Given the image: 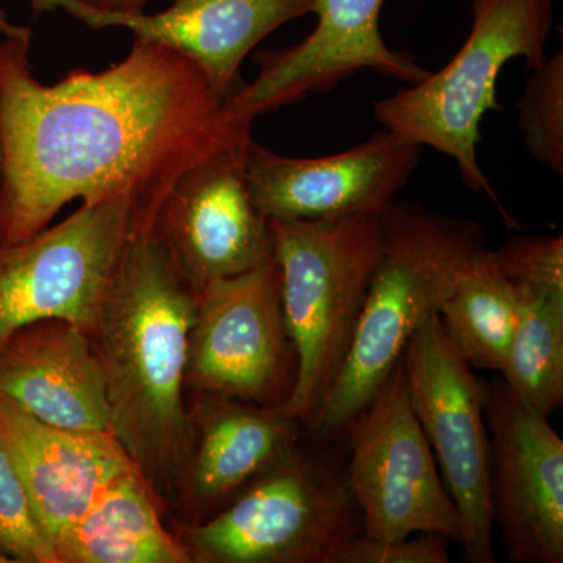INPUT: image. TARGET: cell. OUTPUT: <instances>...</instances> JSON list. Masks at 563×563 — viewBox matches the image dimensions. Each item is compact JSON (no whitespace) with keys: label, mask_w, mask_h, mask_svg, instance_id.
Listing matches in <instances>:
<instances>
[{"label":"cell","mask_w":563,"mask_h":563,"mask_svg":"<svg viewBox=\"0 0 563 563\" xmlns=\"http://www.w3.org/2000/svg\"><path fill=\"white\" fill-rule=\"evenodd\" d=\"M31 44L0 41V247L46 231L76 199L157 213L187 169L252 140L254 122L165 44L135 38L124 60L52 87L33 74Z\"/></svg>","instance_id":"cell-1"},{"label":"cell","mask_w":563,"mask_h":563,"mask_svg":"<svg viewBox=\"0 0 563 563\" xmlns=\"http://www.w3.org/2000/svg\"><path fill=\"white\" fill-rule=\"evenodd\" d=\"M198 298L154 221H143L122 251L90 333L106 380L110 432L163 503L184 501L191 461L184 390Z\"/></svg>","instance_id":"cell-2"},{"label":"cell","mask_w":563,"mask_h":563,"mask_svg":"<svg viewBox=\"0 0 563 563\" xmlns=\"http://www.w3.org/2000/svg\"><path fill=\"white\" fill-rule=\"evenodd\" d=\"M484 239L476 221L420 202L395 201L384 211L379 258L350 350L314 422L318 439L343 437L418 329L439 314L463 263L484 247Z\"/></svg>","instance_id":"cell-3"},{"label":"cell","mask_w":563,"mask_h":563,"mask_svg":"<svg viewBox=\"0 0 563 563\" xmlns=\"http://www.w3.org/2000/svg\"><path fill=\"white\" fill-rule=\"evenodd\" d=\"M384 211L268 220L298 373L285 409L313 429L342 368L372 282Z\"/></svg>","instance_id":"cell-4"},{"label":"cell","mask_w":563,"mask_h":563,"mask_svg":"<svg viewBox=\"0 0 563 563\" xmlns=\"http://www.w3.org/2000/svg\"><path fill=\"white\" fill-rule=\"evenodd\" d=\"M553 0H472V29L453 60L418 84L373 103L385 131L433 147L457 165L463 184L495 202L504 222L520 228L485 176L477 146L487 111L498 110L496 84L507 63L531 69L547 58Z\"/></svg>","instance_id":"cell-5"},{"label":"cell","mask_w":563,"mask_h":563,"mask_svg":"<svg viewBox=\"0 0 563 563\" xmlns=\"http://www.w3.org/2000/svg\"><path fill=\"white\" fill-rule=\"evenodd\" d=\"M361 533L344 470L298 444L192 526L188 550L192 561L209 563H339Z\"/></svg>","instance_id":"cell-6"},{"label":"cell","mask_w":563,"mask_h":563,"mask_svg":"<svg viewBox=\"0 0 563 563\" xmlns=\"http://www.w3.org/2000/svg\"><path fill=\"white\" fill-rule=\"evenodd\" d=\"M344 433L351 448L344 473L363 536L391 542L440 533L462 543L461 514L410 406L401 361Z\"/></svg>","instance_id":"cell-7"},{"label":"cell","mask_w":563,"mask_h":563,"mask_svg":"<svg viewBox=\"0 0 563 563\" xmlns=\"http://www.w3.org/2000/svg\"><path fill=\"white\" fill-rule=\"evenodd\" d=\"M154 217L131 201L81 203L60 224L0 247V343L44 320L91 333L125 244Z\"/></svg>","instance_id":"cell-8"},{"label":"cell","mask_w":563,"mask_h":563,"mask_svg":"<svg viewBox=\"0 0 563 563\" xmlns=\"http://www.w3.org/2000/svg\"><path fill=\"white\" fill-rule=\"evenodd\" d=\"M401 362L410 406L461 514L463 554L472 563H493L485 383L451 346L439 314L418 329Z\"/></svg>","instance_id":"cell-9"},{"label":"cell","mask_w":563,"mask_h":563,"mask_svg":"<svg viewBox=\"0 0 563 563\" xmlns=\"http://www.w3.org/2000/svg\"><path fill=\"white\" fill-rule=\"evenodd\" d=\"M298 361L285 324L280 269L211 282L199 291L188 339L185 387L258 406H285Z\"/></svg>","instance_id":"cell-10"},{"label":"cell","mask_w":563,"mask_h":563,"mask_svg":"<svg viewBox=\"0 0 563 563\" xmlns=\"http://www.w3.org/2000/svg\"><path fill=\"white\" fill-rule=\"evenodd\" d=\"M493 521L514 563L563 562V440L501 376L485 383Z\"/></svg>","instance_id":"cell-11"},{"label":"cell","mask_w":563,"mask_h":563,"mask_svg":"<svg viewBox=\"0 0 563 563\" xmlns=\"http://www.w3.org/2000/svg\"><path fill=\"white\" fill-rule=\"evenodd\" d=\"M385 0H313L317 25L298 44L255 55L257 77L229 106L254 122L263 113L301 102L310 92L335 90L361 70L415 85L431 74L412 55L391 49L380 32Z\"/></svg>","instance_id":"cell-12"},{"label":"cell","mask_w":563,"mask_h":563,"mask_svg":"<svg viewBox=\"0 0 563 563\" xmlns=\"http://www.w3.org/2000/svg\"><path fill=\"white\" fill-rule=\"evenodd\" d=\"M246 146L191 166L158 207L154 231L198 291L274 261L269 222L244 177Z\"/></svg>","instance_id":"cell-13"},{"label":"cell","mask_w":563,"mask_h":563,"mask_svg":"<svg viewBox=\"0 0 563 563\" xmlns=\"http://www.w3.org/2000/svg\"><path fill=\"white\" fill-rule=\"evenodd\" d=\"M421 155V146L385 129L351 150L314 158L285 157L251 140L244 177L266 220H317L387 210Z\"/></svg>","instance_id":"cell-14"},{"label":"cell","mask_w":563,"mask_h":563,"mask_svg":"<svg viewBox=\"0 0 563 563\" xmlns=\"http://www.w3.org/2000/svg\"><path fill=\"white\" fill-rule=\"evenodd\" d=\"M63 10L88 27H122L179 51L224 98L244 84L240 68L258 43L282 25L313 13V0H172L161 13L109 14L81 0H40L35 16Z\"/></svg>","instance_id":"cell-15"},{"label":"cell","mask_w":563,"mask_h":563,"mask_svg":"<svg viewBox=\"0 0 563 563\" xmlns=\"http://www.w3.org/2000/svg\"><path fill=\"white\" fill-rule=\"evenodd\" d=\"M0 442L9 451L52 544L107 484L136 470L113 433L46 424L2 395Z\"/></svg>","instance_id":"cell-16"},{"label":"cell","mask_w":563,"mask_h":563,"mask_svg":"<svg viewBox=\"0 0 563 563\" xmlns=\"http://www.w3.org/2000/svg\"><path fill=\"white\" fill-rule=\"evenodd\" d=\"M0 395L46 424L110 432L101 362L74 322H33L3 340Z\"/></svg>","instance_id":"cell-17"},{"label":"cell","mask_w":563,"mask_h":563,"mask_svg":"<svg viewBox=\"0 0 563 563\" xmlns=\"http://www.w3.org/2000/svg\"><path fill=\"white\" fill-rule=\"evenodd\" d=\"M184 501L198 515L217 514L243 488L298 446L301 421L285 406H258L198 395Z\"/></svg>","instance_id":"cell-18"},{"label":"cell","mask_w":563,"mask_h":563,"mask_svg":"<svg viewBox=\"0 0 563 563\" xmlns=\"http://www.w3.org/2000/svg\"><path fill=\"white\" fill-rule=\"evenodd\" d=\"M495 252L517 291V324L499 376L550 417L563 404V239L515 236Z\"/></svg>","instance_id":"cell-19"},{"label":"cell","mask_w":563,"mask_h":563,"mask_svg":"<svg viewBox=\"0 0 563 563\" xmlns=\"http://www.w3.org/2000/svg\"><path fill=\"white\" fill-rule=\"evenodd\" d=\"M157 501L139 470L121 474L55 540L58 563L191 562L187 544L162 525Z\"/></svg>","instance_id":"cell-20"},{"label":"cell","mask_w":563,"mask_h":563,"mask_svg":"<svg viewBox=\"0 0 563 563\" xmlns=\"http://www.w3.org/2000/svg\"><path fill=\"white\" fill-rule=\"evenodd\" d=\"M439 321L472 368L503 372L517 324V291L495 251L481 247L463 263L440 306Z\"/></svg>","instance_id":"cell-21"},{"label":"cell","mask_w":563,"mask_h":563,"mask_svg":"<svg viewBox=\"0 0 563 563\" xmlns=\"http://www.w3.org/2000/svg\"><path fill=\"white\" fill-rule=\"evenodd\" d=\"M518 128L526 150L540 165L563 174V54L533 66L518 102Z\"/></svg>","instance_id":"cell-22"},{"label":"cell","mask_w":563,"mask_h":563,"mask_svg":"<svg viewBox=\"0 0 563 563\" xmlns=\"http://www.w3.org/2000/svg\"><path fill=\"white\" fill-rule=\"evenodd\" d=\"M0 554L10 562L58 563L38 523L31 498L9 451L0 442Z\"/></svg>","instance_id":"cell-23"},{"label":"cell","mask_w":563,"mask_h":563,"mask_svg":"<svg viewBox=\"0 0 563 563\" xmlns=\"http://www.w3.org/2000/svg\"><path fill=\"white\" fill-rule=\"evenodd\" d=\"M450 543L440 533H415L391 542L361 533L344 548L339 563H450Z\"/></svg>","instance_id":"cell-24"},{"label":"cell","mask_w":563,"mask_h":563,"mask_svg":"<svg viewBox=\"0 0 563 563\" xmlns=\"http://www.w3.org/2000/svg\"><path fill=\"white\" fill-rule=\"evenodd\" d=\"M91 9L109 14H139L146 11L150 0H81Z\"/></svg>","instance_id":"cell-25"},{"label":"cell","mask_w":563,"mask_h":563,"mask_svg":"<svg viewBox=\"0 0 563 563\" xmlns=\"http://www.w3.org/2000/svg\"><path fill=\"white\" fill-rule=\"evenodd\" d=\"M0 36L2 38H32V29L27 25L14 24L7 11L0 7Z\"/></svg>","instance_id":"cell-26"},{"label":"cell","mask_w":563,"mask_h":563,"mask_svg":"<svg viewBox=\"0 0 563 563\" xmlns=\"http://www.w3.org/2000/svg\"><path fill=\"white\" fill-rule=\"evenodd\" d=\"M2 163H3L2 122H0V184H2Z\"/></svg>","instance_id":"cell-27"},{"label":"cell","mask_w":563,"mask_h":563,"mask_svg":"<svg viewBox=\"0 0 563 563\" xmlns=\"http://www.w3.org/2000/svg\"><path fill=\"white\" fill-rule=\"evenodd\" d=\"M0 563H10L9 559L3 558L2 554H0Z\"/></svg>","instance_id":"cell-28"},{"label":"cell","mask_w":563,"mask_h":563,"mask_svg":"<svg viewBox=\"0 0 563 563\" xmlns=\"http://www.w3.org/2000/svg\"><path fill=\"white\" fill-rule=\"evenodd\" d=\"M29 2H31L32 9H33V7L36 5V2H38V0H29Z\"/></svg>","instance_id":"cell-29"}]
</instances>
